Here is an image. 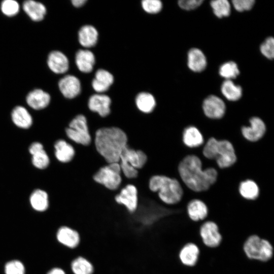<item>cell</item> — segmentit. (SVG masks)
<instances>
[{
	"mask_svg": "<svg viewBox=\"0 0 274 274\" xmlns=\"http://www.w3.org/2000/svg\"><path fill=\"white\" fill-rule=\"evenodd\" d=\"M201 159L194 154L186 155L179 162L178 174L185 186L196 193L206 192L216 182L218 172L213 167L203 169Z\"/></svg>",
	"mask_w": 274,
	"mask_h": 274,
	"instance_id": "6da1fadb",
	"label": "cell"
},
{
	"mask_svg": "<svg viewBox=\"0 0 274 274\" xmlns=\"http://www.w3.org/2000/svg\"><path fill=\"white\" fill-rule=\"evenodd\" d=\"M94 143L97 153L109 164L119 162L121 154L128 144V138L119 127L103 126L96 130Z\"/></svg>",
	"mask_w": 274,
	"mask_h": 274,
	"instance_id": "7a4b0ae2",
	"label": "cell"
},
{
	"mask_svg": "<svg viewBox=\"0 0 274 274\" xmlns=\"http://www.w3.org/2000/svg\"><path fill=\"white\" fill-rule=\"evenodd\" d=\"M149 190L157 193L161 202L167 206L180 203L184 197V190L180 182L175 178L163 175L152 176L148 182Z\"/></svg>",
	"mask_w": 274,
	"mask_h": 274,
	"instance_id": "3957f363",
	"label": "cell"
},
{
	"mask_svg": "<svg viewBox=\"0 0 274 274\" xmlns=\"http://www.w3.org/2000/svg\"><path fill=\"white\" fill-rule=\"evenodd\" d=\"M202 154L208 160H214L221 169L231 167L237 161L234 147L232 143L226 139L209 138L202 149Z\"/></svg>",
	"mask_w": 274,
	"mask_h": 274,
	"instance_id": "277c9868",
	"label": "cell"
},
{
	"mask_svg": "<svg viewBox=\"0 0 274 274\" xmlns=\"http://www.w3.org/2000/svg\"><path fill=\"white\" fill-rule=\"evenodd\" d=\"M242 248L246 258L251 261L267 263L274 256V246L271 242L256 234L247 237Z\"/></svg>",
	"mask_w": 274,
	"mask_h": 274,
	"instance_id": "5b68a950",
	"label": "cell"
},
{
	"mask_svg": "<svg viewBox=\"0 0 274 274\" xmlns=\"http://www.w3.org/2000/svg\"><path fill=\"white\" fill-rule=\"evenodd\" d=\"M148 160V155L143 150H136L128 144L121 154L119 163L124 176L132 179L138 177V169L144 167Z\"/></svg>",
	"mask_w": 274,
	"mask_h": 274,
	"instance_id": "8992f818",
	"label": "cell"
},
{
	"mask_svg": "<svg viewBox=\"0 0 274 274\" xmlns=\"http://www.w3.org/2000/svg\"><path fill=\"white\" fill-rule=\"evenodd\" d=\"M121 170L119 162L100 167L93 175L94 182L110 191L117 190L122 184Z\"/></svg>",
	"mask_w": 274,
	"mask_h": 274,
	"instance_id": "52a82bcc",
	"label": "cell"
},
{
	"mask_svg": "<svg viewBox=\"0 0 274 274\" xmlns=\"http://www.w3.org/2000/svg\"><path fill=\"white\" fill-rule=\"evenodd\" d=\"M65 132L70 140L83 146L87 147L92 142L87 120L84 115H78L73 119Z\"/></svg>",
	"mask_w": 274,
	"mask_h": 274,
	"instance_id": "ba28073f",
	"label": "cell"
},
{
	"mask_svg": "<svg viewBox=\"0 0 274 274\" xmlns=\"http://www.w3.org/2000/svg\"><path fill=\"white\" fill-rule=\"evenodd\" d=\"M198 236L201 245L206 248H218L223 241V236L218 224L214 221L207 219L200 223Z\"/></svg>",
	"mask_w": 274,
	"mask_h": 274,
	"instance_id": "9c48e42d",
	"label": "cell"
},
{
	"mask_svg": "<svg viewBox=\"0 0 274 274\" xmlns=\"http://www.w3.org/2000/svg\"><path fill=\"white\" fill-rule=\"evenodd\" d=\"M115 203L123 207L130 214L134 213L139 206V199L136 187L131 184L126 185L114 196Z\"/></svg>",
	"mask_w": 274,
	"mask_h": 274,
	"instance_id": "30bf717a",
	"label": "cell"
},
{
	"mask_svg": "<svg viewBox=\"0 0 274 274\" xmlns=\"http://www.w3.org/2000/svg\"><path fill=\"white\" fill-rule=\"evenodd\" d=\"M249 125H243L240 131L242 137L250 143H256L265 135L267 126L264 121L260 117L254 116L249 121Z\"/></svg>",
	"mask_w": 274,
	"mask_h": 274,
	"instance_id": "8fae6325",
	"label": "cell"
},
{
	"mask_svg": "<svg viewBox=\"0 0 274 274\" xmlns=\"http://www.w3.org/2000/svg\"><path fill=\"white\" fill-rule=\"evenodd\" d=\"M200 246L189 242L184 244L178 252V259L180 263L187 268H193L198 262L200 255Z\"/></svg>",
	"mask_w": 274,
	"mask_h": 274,
	"instance_id": "7c38bea8",
	"label": "cell"
},
{
	"mask_svg": "<svg viewBox=\"0 0 274 274\" xmlns=\"http://www.w3.org/2000/svg\"><path fill=\"white\" fill-rule=\"evenodd\" d=\"M202 108L204 115L212 120L221 119L226 113L224 101L214 95H209L204 99Z\"/></svg>",
	"mask_w": 274,
	"mask_h": 274,
	"instance_id": "4fadbf2b",
	"label": "cell"
},
{
	"mask_svg": "<svg viewBox=\"0 0 274 274\" xmlns=\"http://www.w3.org/2000/svg\"><path fill=\"white\" fill-rule=\"evenodd\" d=\"M186 215L193 223H201L208 218V206L202 200L195 198L189 200L186 205Z\"/></svg>",
	"mask_w": 274,
	"mask_h": 274,
	"instance_id": "5bb4252c",
	"label": "cell"
},
{
	"mask_svg": "<svg viewBox=\"0 0 274 274\" xmlns=\"http://www.w3.org/2000/svg\"><path fill=\"white\" fill-rule=\"evenodd\" d=\"M58 242L65 247L74 250L80 245L81 236L79 232L73 227L64 225L58 228L56 233Z\"/></svg>",
	"mask_w": 274,
	"mask_h": 274,
	"instance_id": "9a60e30c",
	"label": "cell"
},
{
	"mask_svg": "<svg viewBox=\"0 0 274 274\" xmlns=\"http://www.w3.org/2000/svg\"><path fill=\"white\" fill-rule=\"evenodd\" d=\"M111 99L107 95L95 94L91 96L88 100L89 110L96 112L101 117L108 116L111 112Z\"/></svg>",
	"mask_w": 274,
	"mask_h": 274,
	"instance_id": "2e32d148",
	"label": "cell"
},
{
	"mask_svg": "<svg viewBox=\"0 0 274 274\" xmlns=\"http://www.w3.org/2000/svg\"><path fill=\"white\" fill-rule=\"evenodd\" d=\"M59 90L67 98H73L78 96L81 90L79 79L73 75H66L61 79L58 83Z\"/></svg>",
	"mask_w": 274,
	"mask_h": 274,
	"instance_id": "e0dca14e",
	"label": "cell"
},
{
	"mask_svg": "<svg viewBox=\"0 0 274 274\" xmlns=\"http://www.w3.org/2000/svg\"><path fill=\"white\" fill-rule=\"evenodd\" d=\"M182 142L184 146L194 149L201 146L204 139L200 130L193 125L185 127L182 134Z\"/></svg>",
	"mask_w": 274,
	"mask_h": 274,
	"instance_id": "ac0fdd59",
	"label": "cell"
},
{
	"mask_svg": "<svg viewBox=\"0 0 274 274\" xmlns=\"http://www.w3.org/2000/svg\"><path fill=\"white\" fill-rule=\"evenodd\" d=\"M238 191L242 198L250 201L256 200L260 194L259 185L255 181L250 179L239 182Z\"/></svg>",
	"mask_w": 274,
	"mask_h": 274,
	"instance_id": "d6986e66",
	"label": "cell"
},
{
	"mask_svg": "<svg viewBox=\"0 0 274 274\" xmlns=\"http://www.w3.org/2000/svg\"><path fill=\"white\" fill-rule=\"evenodd\" d=\"M49 68L54 73L63 74L68 69L67 57L61 52L54 51L50 53L47 59Z\"/></svg>",
	"mask_w": 274,
	"mask_h": 274,
	"instance_id": "ffe728a7",
	"label": "cell"
},
{
	"mask_svg": "<svg viewBox=\"0 0 274 274\" xmlns=\"http://www.w3.org/2000/svg\"><path fill=\"white\" fill-rule=\"evenodd\" d=\"M50 99V96L47 92L36 89L27 94L26 99L30 107L35 110H41L48 106Z\"/></svg>",
	"mask_w": 274,
	"mask_h": 274,
	"instance_id": "44dd1931",
	"label": "cell"
},
{
	"mask_svg": "<svg viewBox=\"0 0 274 274\" xmlns=\"http://www.w3.org/2000/svg\"><path fill=\"white\" fill-rule=\"evenodd\" d=\"M75 62L81 72L89 73L93 70L95 62V56L91 51L81 49L76 54Z\"/></svg>",
	"mask_w": 274,
	"mask_h": 274,
	"instance_id": "7402d4cb",
	"label": "cell"
},
{
	"mask_svg": "<svg viewBox=\"0 0 274 274\" xmlns=\"http://www.w3.org/2000/svg\"><path fill=\"white\" fill-rule=\"evenodd\" d=\"M114 82V77L111 73L104 69L98 70L92 82L93 89L98 93L106 91Z\"/></svg>",
	"mask_w": 274,
	"mask_h": 274,
	"instance_id": "603a6c76",
	"label": "cell"
},
{
	"mask_svg": "<svg viewBox=\"0 0 274 274\" xmlns=\"http://www.w3.org/2000/svg\"><path fill=\"white\" fill-rule=\"evenodd\" d=\"M29 151L32 155V162L35 167L44 169L48 166L49 158L42 144L39 142L33 143L29 147Z\"/></svg>",
	"mask_w": 274,
	"mask_h": 274,
	"instance_id": "cb8c5ba5",
	"label": "cell"
},
{
	"mask_svg": "<svg viewBox=\"0 0 274 274\" xmlns=\"http://www.w3.org/2000/svg\"><path fill=\"white\" fill-rule=\"evenodd\" d=\"M188 67L194 72L203 71L207 66V59L203 53L199 49L191 48L188 53Z\"/></svg>",
	"mask_w": 274,
	"mask_h": 274,
	"instance_id": "d4e9b609",
	"label": "cell"
},
{
	"mask_svg": "<svg viewBox=\"0 0 274 274\" xmlns=\"http://www.w3.org/2000/svg\"><path fill=\"white\" fill-rule=\"evenodd\" d=\"M98 33L96 29L91 25H85L80 29L78 38L80 44L84 47L90 48L95 45Z\"/></svg>",
	"mask_w": 274,
	"mask_h": 274,
	"instance_id": "484cf974",
	"label": "cell"
},
{
	"mask_svg": "<svg viewBox=\"0 0 274 274\" xmlns=\"http://www.w3.org/2000/svg\"><path fill=\"white\" fill-rule=\"evenodd\" d=\"M23 9L29 18L35 21L42 20L46 14L45 6L40 2L32 0L24 2Z\"/></svg>",
	"mask_w": 274,
	"mask_h": 274,
	"instance_id": "4316f807",
	"label": "cell"
},
{
	"mask_svg": "<svg viewBox=\"0 0 274 274\" xmlns=\"http://www.w3.org/2000/svg\"><path fill=\"white\" fill-rule=\"evenodd\" d=\"M55 156L61 162H70L74 157L75 150L74 147L63 140H59L54 145Z\"/></svg>",
	"mask_w": 274,
	"mask_h": 274,
	"instance_id": "83f0119b",
	"label": "cell"
},
{
	"mask_svg": "<svg viewBox=\"0 0 274 274\" xmlns=\"http://www.w3.org/2000/svg\"><path fill=\"white\" fill-rule=\"evenodd\" d=\"M70 265L72 274H93L94 271L92 262L82 256L74 258Z\"/></svg>",
	"mask_w": 274,
	"mask_h": 274,
	"instance_id": "f1b7e54d",
	"label": "cell"
},
{
	"mask_svg": "<svg viewBox=\"0 0 274 274\" xmlns=\"http://www.w3.org/2000/svg\"><path fill=\"white\" fill-rule=\"evenodd\" d=\"M11 117L13 123L22 128L30 127L32 123L31 115L27 110L22 106L16 107L12 112Z\"/></svg>",
	"mask_w": 274,
	"mask_h": 274,
	"instance_id": "f546056e",
	"label": "cell"
},
{
	"mask_svg": "<svg viewBox=\"0 0 274 274\" xmlns=\"http://www.w3.org/2000/svg\"><path fill=\"white\" fill-rule=\"evenodd\" d=\"M137 108L144 113H151L156 107V100L153 95L148 92L139 93L135 98Z\"/></svg>",
	"mask_w": 274,
	"mask_h": 274,
	"instance_id": "4dcf8cb0",
	"label": "cell"
},
{
	"mask_svg": "<svg viewBox=\"0 0 274 274\" xmlns=\"http://www.w3.org/2000/svg\"><path fill=\"white\" fill-rule=\"evenodd\" d=\"M221 90L223 95L230 101H237L242 96V87L235 85L230 80H226L223 82Z\"/></svg>",
	"mask_w": 274,
	"mask_h": 274,
	"instance_id": "1f68e13d",
	"label": "cell"
},
{
	"mask_svg": "<svg viewBox=\"0 0 274 274\" xmlns=\"http://www.w3.org/2000/svg\"><path fill=\"white\" fill-rule=\"evenodd\" d=\"M30 203L32 208L37 211L46 210L49 204L47 193L41 189L35 190L30 196Z\"/></svg>",
	"mask_w": 274,
	"mask_h": 274,
	"instance_id": "d6a6232c",
	"label": "cell"
},
{
	"mask_svg": "<svg viewBox=\"0 0 274 274\" xmlns=\"http://www.w3.org/2000/svg\"><path fill=\"white\" fill-rule=\"evenodd\" d=\"M214 14L219 18L228 16L230 13V5L227 0H215L211 2Z\"/></svg>",
	"mask_w": 274,
	"mask_h": 274,
	"instance_id": "836d02e7",
	"label": "cell"
},
{
	"mask_svg": "<svg viewBox=\"0 0 274 274\" xmlns=\"http://www.w3.org/2000/svg\"><path fill=\"white\" fill-rule=\"evenodd\" d=\"M219 74L227 80L235 78L239 74L237 64L233 61H228L222 64L219 71Z\"/></svg>",
	"mask_w": 274,
	"mask_h": 274,
	"instance_id": "e575fe53",
	"label": "cell"
},
{
	"mask_svg": "<svg viewBox=\"0 0 274 274\" xmlns=\"http://www.w3.org/2000/svg\"><path fill=\"white\" fill-rule=\"evenodd\" d=\"M1 9L4 15L12 17L19 12V5L17 2L14 0H5L1 3Z\"/></svg>",
	"mask_w": 274,
	"mask_h": 274,
	"instance_id": "d590c367",
	"label": "cell"
},
{
	"mask_svg": "<svg viewBox=\"0 0 274 274\" xmlns=\"http://www.w3.org/2000/svg\"><path fill=\"white\" fill-rule=\"evenodd\" d=\"M261 53L269 59L274 57V39L273 37L267 38L261 45L260 47Z\"/></svg>",
	"mask_w": 274,
	"mask_h": 274,
	"instance_id": "8d00e7d4",
	"label": "cell"
},
{
	"mask_svg": "<svg viewBox=\"0 0 274 274\" xmlns=\"http://www.w3.org/2000/svg\"><path fill=\"white\" fill-rule=\"evenodd\" d=\"M5 272L6 274H25V268L20 261L12 260L6 263Z\"/></svg>",
	"mask_w": 274,
	"mask_h": 274,
	"instance_id": "74e56055",
	"label": "cell"
},
{
	"mask_svg": "<svg viewBox=\"0 0 274 274\" xmlns=\"http://www.w3.org/2000/svg\"><path fill=\"white\" fill-rule=\"evenodd\" d=\"M142 6L147 13L155 14L161 11L162 4L159 0H143L142 1Z\"/></svg>",
	"mask_w": 274,
	"mask_h": 274,
	"instance_id": "f35d334b",
	"label": "cell"
},
{
	"mask_svg": "<svg viewBox=\"0 0 274 274\" xmlns=\"http://www.w3.org/2000/svg\"><path fill=\"white\" fill-rule=\"evenodd\" d=\"M235 9L238 12L250 10L254 5V0H233L232 1Z\"/></svg>",
	"mask_w": 274,
	"mask_h": 274,
	"instance_id": "ab89813d",
	"label": "cell"
},
{
	"mask_svg": "<svg viewBox=\"0 0 274 274\" xmlns=\"http://www.w3.org/2000/svg\"><path fill=\"white\" fill-rule=\"evenodd\" d=\"M202 0H180L178 2L180 7L185 10H191L200 6Z\"/></svg>",
	"mask_w": 274,
	"mask_h": 274,
	"instance_id": "60d3db41",
	"label": "cell"
},
{
	"mask_svg": "<svg viewBox=\"0 0 274 274\" xmlns=\"http://www.w3.org/2000/svg\"><path fill=\"white\" fill-rule=\"evenodd\" d=\"M47 274H66L65 270L60 267H54L51 269Z\"/></svg>",
	"mask_w": 274,
	"mask_h": 274,
	"instance_id": "b9f144b4",
	"label": "cell"
},
{
	"mask_svg": "<svg viewBox=\"0 0 274 274\" xmlns=\"http://www.w3.org/2000/svg\"><path fill=\"white\" fill-rule=\"evenodd\" d=\"M86 2V0H73L72 3L75 7H80L83 6Z\"/></svg>",
	"mask_w": 274,
	"mask_h": 274,
	"instance_id": "7bdbcfd3",
	"label": "cell"
}]
</instances>
